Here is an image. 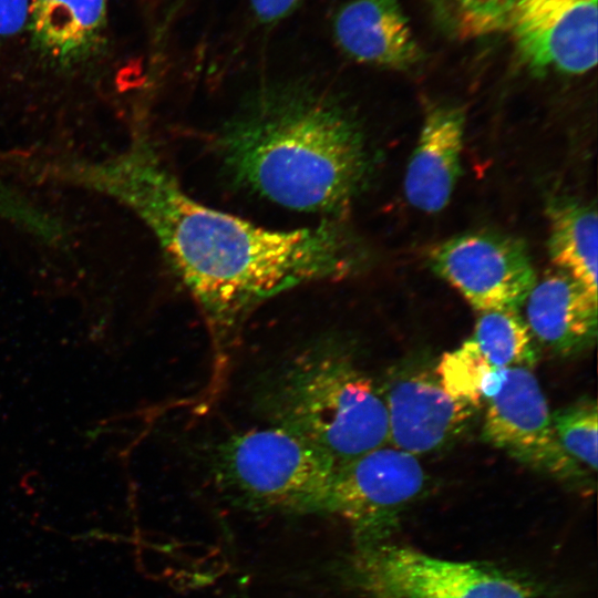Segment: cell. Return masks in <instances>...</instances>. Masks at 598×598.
I'll return each mask as SVG.
<instances>
[{
    "label": "cell",
    "instance_id": "obj_1",
    "mask_svg": "<svg viewBox=\"0 0 598 598\" xmlns=\"http://www.w3.org/2000/svg\"><path fill=\"white\" fill-rule=\"evenodd\" d=\"M52 174L118 200L144 221L218 346L229 343L270 298L342 278L359 261L351 235L337 220L274 230L196 202L142 140L111 159L69 163Z\"/></svg>",
    "mask_w": 598,
    "mask_h": 598
},
{
    "label": "cell",
    "instance_id": "obj_2",
    "mask_svg": "<svg viewBox=\"0 0 598 598\" xmlns=\"http://www.w3.org/2000/svg\"><path fill=\"white\" fill-rule=\"evenodd\" d=\"M231 178L287 208L340 214L368 169L357 122L306 82H280L250 95L218 136Z\"/></svg>",
    "mask_w": 598,
    "mask_h": 598
},
{
    "label": "cell",
    "instance_id": "obj_3",
    "mask_svg": "<svg viewBox=\"0 0 598 598\" xmlns=\"http://www.w3.org/2000/svg\"><path fill=\"white\" fill-rule=\"evenodd\" d=\"M270 424L299 435L337 464L388 443L382 391L341 340L321 337L285 361L259 392Z\"/></svg>",
    "mask_w": 598,
    "mask_h": 598
},
{
    "label": "cell",
    "instance_id": "obj_4",
    "mask_svg": "<svg viewBox=\"0 0 598 598\" xmlns=\"http://www.w3.org/2000/svg\"><path fill=\"white\" fill-rule=\"evenodd\" d=\"M213 474L243 506L286 514H320L337 463L277 425L234 433L215 450Z\"/></svg>",
    "mask_w": 598,
    "mask_h": 598
},
{
    "label": "cell",
    "instance_id": "obj_5",
    "mask_svg": "<svg viewBox=\"0 0 598 598\" xmlns=\"http://www.w3.org/2000/svg\"><path fill=\"white\" fill-rule=\"evenodd\" d=\"M342 570L369 598H538L528 582L495 566L389 542L357 546Z\"/></svg>",
    "mask_w": 598,
    "mask_h": 598
},
{
    "label": "cell",
    "instance_id": "obj_6",
    "mask_svg": "<svg viewBox=\"0 0 598 598\" xmlns=\"http://www.w3.org/2000/svg\"><path fill=\"white\" fill-rule=\"evenodd\" d=\"M425 485L417 457L385 444L337 464L320 514L346 522L358 547L381 544Z\"/></svg>",
    "mask_w": 598,
    "mask_h": 598
},
{
    "label": "cell",
    "instance_id": "obj_7",
    "mask_svg": "<svg viewBox=\"0 0 598 598\" xmlns=\"http://www.w3.org/2000/svg\"><path fill=\"white\" fill-rule=\"evenodd\" d=\"M482 440L529 470L563 485L590 492L592 473L560 446L551 413L532 370L507 369L502 389L487 401Z\"/></svg>",
    "mask_w": 598,
    "mask_h": 598
},
{
    "label": "cell",
    "instance_id": "obj_8",
    "mask_svg": "<svg viewBox=\"0 0 598 598\" xmlns=\"http://www.w3.org/2000/svg\"><path fill=\"white\" fill-rule=\"evenodd\" d=\"M431 269L477 311L516 310L536 282L525 245L489 231H472L431 248Z\"/></svg>",
    "mask_w": 598,
    "mask_h": 598
},
{
    "label": "cell",
    "instance_id": "obj_9",
    "mask_svg": "<svg viewBox=\"0 0 598 598\" xmlns=\"http://www.w3.org/2000/svg\"><path fill=\"white\" fill-rule=\"evenodd\" d=\"M388 443L413 455L441 451L467 430L476 408L452 398L435 369L410 363L393 370L383 386Z\"/></svg>",
    "mask_w": 598,
    "mask_h": 598
},
{
    "label": "cell",
    "instance_id": "obj_10",
    "mask_svg": "<svg viewBox=\"0 0 598 598\" xmlns=\"http://www.w3.org/2000/svg\"><path fill=\"white\" fill-rule=\"evenodd\" d=\"M597 0H516L508 30L535 70L582 74L597 64Z\"/></svg>",
    "mask_w": 598,
    "mask_h": 598
},
{
    "label": "cell",
    "instance_id": "obj_11",
    "mask_svg": "<svg viewBox=\"0 0 598 598\" xmlns=\"http://www.w3.org/2000/svg\"><path fill=\"white\" fill-rule=\"evenodd\" d=\"M526 323L537 343L560 357L590 349L597 339V297L557 268L536 280L525 300Z\"/></svg>",
    "mask_w": 598,
    "mask_h": 598
},
{
    "label": "cell",
    "instance_id": "obj_12",
    "mask_svg": "<svg viewBox=\"0 0 598 598\" xmlns=\"http://www.w3.org/2000/svg\"><path fill=\"white\" fill-rule=\"evenodd\" d=\"M333 37L351 59L405 70L421 59L400 0H350L333 17Z\"/></svg>",
    "mask_w": 598,
    "mask_h": 598
},
{
    "label": "cell",
    "instance_id": "obj_13",
    "mask_svg": "<svg viewBox=\"0 0 598 598\" xmlns=\"http://www.w3.org/2000/svg\"><path fill=\"white\" fill-rule=\"evenodd\" d=\"M465 112L454 105L431 109L409 161L404 193L425 213H437L450 202L461 175Z\"/></svg>",
    "mask_w": 598,
    "mask_h": 598
},
{
    "label": "cell",
    "instance_id": "obj_14",
    "mask_svg": "<svg viewBox=\"0 0 598 598\" xmlns=\"http://www.w3.org/2000/svg\"><path fill=\"white\" fill-rule=\"evenodd\" d=\"M106 6V0H29L34 43L59 63L83 60L101 43Z\"/></svg>",
    "mask_w": 598,
    "mask_h": 598
},
{
    "label": "cell",
    "instance_id": "obj_15",
    "mask_svg": "<svg viewBox=\"0 0 598 598\" xmlns=\"http://www.w3.org/2000/svg\"><path fill=\"white\" fill-rule=\"evenodd\" d=\"M551 261L597 297L598 217L595 206L556 198L547 207Z\"/></svg>",
    "mask_w": 598,
    "mask_h": 598
},
{
    "label": "cell",
    "instance_id": "obj_16",
    "mask_svg": "<svg viewBox=\"0 0 598 598\" xmlns=\"http://www.w3.org/2000/svg\"><path fill=\"white\" fill-rule=\"evenodd\" d=\"M472 339L495 368L530 370L540 357L539 344L516 310L481 312Z\"/></svg>",
    "mask_w": 598,
    "mask_h": 598
},
{
    "label": "cell",
    "instance_id": "obj_17",
    "mask_svg": "<svg viewBox=\"0 0 598 598\" xmlns=\"http://www.w3.org/2000/svg\"><path fill=\"white\" fill-rule=\"evenodd\" d=\"M494 368L471 338L457 349L445 352L435 373L452 398L477 409L484 400V389Z\"/></svg>",
    "mask_w": 598,
    "mask_h": 598
},
{
    "label": "cell",
    "instance_id": "obj_18",
    "mask_svg": "<svg viewBox=\"0 0 598 598\" xmlns=\"http://www.w3.org/2000/svg\"><path fill=\"white\" fill-rule=\"evenodd\" d=\"M551 423L563 450L595 474L598 464V410L594 399L581 398L551 413Z\"/></svg>",
    "mask_w": 598,
    "mask_h": 598
},
{
    "label": "cell",
    "instance_id": "obj_19",
    "mask_svg": "<svg viewBox=\"0 0 598 598\" xmlns=\"http://www.w3.org/2000/svg\"><path fill=\"white\" fill-rule=\"evenodd\" d=\"M0 218L48 244L65 238L63 226L0 179Z\"/></svg>",
    "mask_w": 598,
    "mask_h": 598
},
{
    "label": "cell",
    "instance_id": "obj_20",
    "mask_svg": "<svg viewBox=\"0 0 598 598\" xmlns=\"http://www.w3.org/2000/svg\"><path fill=\"white\" fill-rule=\"evenodd\" d=\"M461 25L472 35L508 30L516 0H455Z\"/></svg>",
    "mask_w": 598,
    "mask_h": 598
},
{
    "label": "cell",
    "instance_id": "obj_21",
    "mask_svg": "<svg viewBox=\"0 0 598 598\" xmlns=\"http://www.w3.org/2000/svg\"><path fill=\"white\" fill-rule=\"evenodd\" d=\"M29 0H0V39L18 34L28 25Z\"/></svg>",
    "mask_w": 598,
    "mask_h": 598
},
{
    "label": "cell",
    "instance_id": "obj_22",
    "mask_svg": "<svg viewBox=\"0 0 598 598\" xmlns=\"http://www.w3.org/2000/svg\"><path fill=\"white\" fill-rule=\"evenodd\" d=\"M303 0H250L256 19L266 25L276 24L292 14Z\"/></svg>",
    "mask_w": 598,
    "mask_h": 598
}]
</instances>
